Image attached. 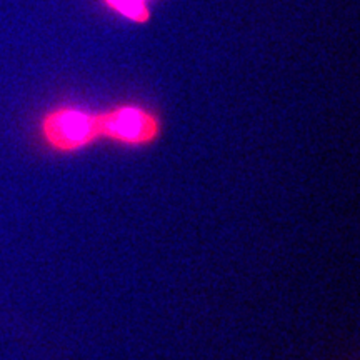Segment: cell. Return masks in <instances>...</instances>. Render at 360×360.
I'll use <instances>...</instances> for the list:
<instances>
[{"mask_svg": "<svg viewBox=\"0 0 360 360\" xmlns=\"http://www.w3.org/2000/svg\"><path fill=\"white\" fill-rule=\"evenodd\" d=\"M37 135L40 143L52 154H82L101 142L97 112L72 103L53 105L40 115Z\"/></svg>", "mask_w": 360, "mask_h": 360, "instance_id": "obj_1", "label": "cell"}, {"mask_svg": "<svg viewBox=\"0 0 360 360\" xmlns=\"http://www.w3.org/2000/svg\"><path fill=\"white\" fill-rule=\"evenodd\" d=\"M105 6L135 24H146L150 19L148 0H103Z\"/></svg>", "mask_w": 360, "mask_h": 360, "instance_id": "obj_3", "label": "cell"}, {"mask_svg": "<svg viewBox=\"0 0 360 360\" xmlns=\"http://www.w3.org/2000/svg\"><path fill=\"white\" fill-rule=\"evenodd\" d=\"M101 142L124 148H148L160 141L164 122L150 107L135 102H124L98 110Z\"/></svg>", "mask_w": 360, "mask_h": 360, "instance_id": "obj_2", "label": "cell"}]
</instances>
